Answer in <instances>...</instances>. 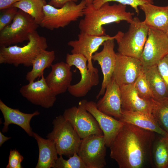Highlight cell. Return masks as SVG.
<instances>
[{
	"instance_id": "obj_33",
	"label": "cell",
	"mask_w": 168,
	"mask_h": 168,
	"mask_svg": "<svg viewBox=\"0 0 168 168\" xmlns=\"http://www.w3.org/2000/svg\"><path fill=\"white\" fill-rule=\"evenodd\" d=\"M24 157L16 149H11L10 151L8 162L6 168H22L21 163Z\"/></svg>"
},
{
	"instance_id": "obj_28",
	"label": "cell",
	"mask_w": 168,
	"mask_h": 168,
	"mask_svg": "<svg viewBox=\"0 0 168 168\" xmlns=\"http://www.w3.org/2000/svg\"><path fill=\"white\" fill-rule=\"evenodd\" d=\"M133 84L141 97L146 100L153 99L152 91L143 69Z\"/></svg>"
},
{
	"instance_id": "obj_22",
	"label": "cell",
	"mask_w": 168,
	"mask_h": 168,
	"mask_svg": "<svg viewBox=\"0 0 168 168\" xmlns=\"http://www.w3.org/2000/svg\"><path fill=\"white\" fill-rule=\"evenodd\" d=\"M139 7L144 13V21L149 28L166 33L168 31V5L159 6L147 3Z\"/></svg>"
},
{
	"instance_id": "obj_40",
	"label": "cell",
	"mask_w": 168,
	"mask_h": 168,
	"mask_svg": "<svg viewBox=\"0 0 168 168\" xmlns=\"http://www.w3.org/2000/svg\"><path fill=\"white\" fill-rule=\"evenodd\" d=\"M167 168H168V166L167 167Z\"/></svg>"
},
{
	"instance_id": "obj_26",
	"label": "cell",
	"mask_w": 168,
	"mask_h": 168,
	"mask_svg": "<svg viewBox=\"0 0 168 168\" xmlns=\"http://www.w3.org/2000/svg\"><path fill=\"white\" fill-rule=\"evenodd\" d=\"M156 137L153 144L152 155L153 164L157 168L168 166V136Z\"/></svg>"
},
{
	"instance_id": "obj_19",
	"label": "cell",
	"mask_w": 168,
	"mask_h": 168,
	"mask_svg": "<svg viewBox=\"0 0 168 168\" xmlns=\"http://www.w3.org/2000/svg\"><path fill=\"white\" fill-rule=\"evenodd\" d=\"M103 97L96 103L100 111L119 119L122 115L120 86L112 78L107 86Z\"/></svg>"
},
{
	"instance_id": "obj_35",
	"label": "cell",
	"mask_w": 168,
	"mask_h": 168,
	"mask_svg": "<svg viewBox=\"0 0 168 168\" xmlns=\"http://www.w3.org/2000/svg\"><path fill=\"white\" fill-rule=\"evenodd\" d=\"M78 0H51L48 3L49 4L54 7L59 8L62 7L66 3L69 2H77Z\"/></svg>"
},
{
	"instance_id": "obj_30",
	"label": "cell",
	"mask_w": 168,
	"mask_h": 168,
	"mask_svg": "<svg viewBox=\"0 0 168 168\" xmlns=\"http://www.w3.org/2000/svg\"><path fill=\"white\" fill-rule=\"evenodd\" d=\"M54 168H87L82 159L77 153L67 160L63 159L62 156L58 158Z\"/></svg>"
},
{
	"instance_id": "obj_11",
	"label": "cell",
	"mask_w": 168,
	"mask_h": 168,
	"mask_svg": "<svg viewBox=\"0 0 168 168\" xmlns=\"http://www.w3.org/2000/svg\"><path fill=\"white\" fill-rule=\"evenodd\" d=\"M168 54V37L164 32L149 28L140 60L143 67L157 65Z\"/></svg>"
},
{
	"instance_id": "obj_4",
	"label": "cell",
	"mask_w": 168,
	"mask_h": 168,
	"mask_svg": "<svg viewBox=\"0 0 168 168\" xmlns=\"http://www.w3.org/2000/svg\"><path fill=\"white\" fill-rule=\"evenodd\" d=\"M149 27L137 17L133 18L127 31H119L116 40L118 53L140 59L147 39Z\"/></svg>"
},
{
	"instance_id": "obj_8",
	"label": "cell",
	"mask_w": 168,
	"mask_h": 168,
	"mask_svg": "<svg viewBox=\"0 0 168 168\" xmlns=\"http://www.w3.org/2000/svg\"><path fill=\"white\" fill-rule=\"evenodd\" d=\"M87 100L79 101L77 106L66 109L63 116L68 121L81 139L91 135H102L103 132L96 120L86 108Z\"/></svg>"
},
{
	"instance_id": "obj_18",
	"label": "cell",
	"mask_w": 168,
	"mask_h": 168,
	"mask_svg": "<svg viewBox=\"0 0 168 168\" xmlns=\"http://www.w3.org/2000/svg\"><path fill=\"white\" fill-rule=\"evenodd\" d=\"M50 72L45 78L48 85L56 96L65 92L72 80L71 67L63 61L52 64Z\"/></svg>"
},
{
	"instance_id": "obj_31",
	"label": "cell",
	"mask_w": 168,
	"mask_h": 168,
	"mask_svg": "<svg viewBox=\"0 0 168 168\" xmlns=\"http://www.w3.org/2000/svg\"><path fill=\"white\" fill-rule=\"evenodd\" d=\"M116 2L124 5L130 6L138 15L139 13V7L143 4L149 3L153 4V0H93L92 4L96 9H98L106 2Z\"/></svg>"
},
{
	"instance_id": "obj_17",
	"label": "cell",
	"mask_w": 168,
	"mask_h": 168,
	"mask_svg": "<svg viewBox=\"0 0 168 168\" xmlns=\"http://www.w3.org/2000/svg\"><path fill=\"white\" fill-rule=\"evenodd\" d=\"M120 86L122 110L152 114L157 105V101L153 99L146 100L141 97L137 93L133 84Z\"/></svg>"
},
{
	"instance_id": "obj_15",
	"label": "cell",
	"mask_w": 168,
	"mask_h": 168,
	"mask_svg": "<svg viewBox=\"0 0 168 168\" xmlns=\"http://www.w3.org/2000/svg\"><path fill=\"white\" fill-rule=\"evenodd\" d=\"M114 40L105 41L103 44L102 50L95 52L92 56V60L97 61L100 66L103 75L101 88L96 96L97 99L104 94L107 86L112 79L116 57V53L114 50Z\"/></svg>"
},
{
	"instance_id": "obj_2",
	"label": "cell",
	"mask_w": 168,
	"mask_h": 168,
	"mask_svg": "<svg viewBox=\"0 0 168 168\" xmlns=\"http://www.w3.org/2000/svg\"><path fill=\"white\" fill-rule=\"evenodd\" d=\"M126 5L120 3L110 5L109 2L103 4L98 9L92 4L86 6L83 11L84 18L78 27L81 31L97 36L106 34L103 25L125 21L129 23L133 20V12L126 11Z\"/></svg>"
},
{
	"instance_id": "obj_3",
	"label": "cell",
	"mask_w": 168,
	"mask_h": 168,
	"mask_svg": "<svg viewBox=\"0 0 168 168\" xmlns=\"http://www.w3.org/2000/svg\"><path fill=\"white\" fill-rule=\"evenodd\" d=\"M27 44L23 46L16 45L0 46V63L12 64L16 67L23 65L32 66L37 56L48 46L46 38L40 36L36 30L31 33Z\"/></svg>"
},
{
	"instance_id": "obj_29",
	"label": "cell",
	"mask_w": 168,
	"mask_h": 168,
	"mask_svg": "<svg viewBox=\"0 0 168 168\" xmlns=\"http://www.w3.org/2000/svg\"><path fill=\"white\" fill-rule=\"evenodd\" d=\"M152 114L160 127L168 133V99L158 102Z\"/></svg>"
},
{
	"instance_id": "obj_24",
	"label": "cell",
	"mask_w": 168,
	"mask_h": 168,
	"mask_svg": "<svg viewBox=\"0 0 168 168\" xmlns=\"http://www.w3.org/2000/svg\"><path fill=\"white\" fill-rule=\"evenodd\" d=\"M143 71L152 91L153 99L161 102L168 99V91L157 65L143 68Z\"/></svg>"
},
{
	"instance_id": "obj_14",
	"label": "cell",
	"mask_w": 168,
	"mask_h": 168,
	"mask_svg": "<svg viewBox=\"0 0 168 168\" xmlns=\"http://www.w3.org/2000/svg\"><path fill=\"white\" fill-rule=\"evenodd\" d=\"M143 68L139 59L117 53L112 78L119 86L133 84Z\"/></svg>"
},
{
	"instance_id": "obj_12",
	"label": "cell",
	"mask_w": 168,
	"mask_h": 168,
	"mask_svg": "<svg viewBox=\"0 0 168 168\" xmlns=\"http://www.w3.org/2000/svg\"><path fill=\"white\" fill-rule=\"evenodd\" d=\"M78 37V40H70L68 43V45L72 48L71 53L83 55L87 59L88 69L92 72L98 73V69L93 65V54L105 41L110 39L115 40L117 37V34L113 36L107 35L97 36L80 31Z\"/></svg>"
},
{
	"instance_id": "obj_1",
	"label": "cell",
	"mask_w": 168,
	"mask_h": 168,
	"mask_svg": "<svg viewBox=\"0 0 168 168\" xmlns=\"http://www.w3.org/2000/svg\"><path fill=\"white\" fill-rule=\"evenodd\" d=\"M156 137L154 132L125 123L110 147V156L120 168L153 164L152 150Z\"/></svg>"
},
{
	"instance_id": "obj_39",
	"label": "cell",
	"mask_w": 168,
	"mask_h": 168,
	"mask_svg": "<svg viewBox=\"0 0 168 168\" xmlns=\"http://www.w3.org/2000/svg\"><path fill=\"white\" fill-rule=\"evenodd\" d=\"M166 35H167V36H168V31L167 32H166Z\"/></svg>"
},
{
	"instance_id": "obj_27",
	"label": "cell",
	"mask_w": 168,
	"mask_h": 168,
	"mask_svg": "<svg viewBox=\"0 0 168 168\" xmlns=\"http://www.w3.org/2000/svg\"><path fill=\"white\" fill-rule=\"evenodd\" d=\"M46 4L45 0H21L14 4L12 7L30 15L40 25L44 17L43 7Z\"/></svg>"
},
{
	"instance_id": "obj_21",
	"label": "cell",
	"mask_w": 168,
	"mask_h": 168,
	"mask_svg": "<svg viewBox=\"0 0 168 168\" xmlns=\"http://www.w3.org/2000/svg\"><path fill=\"white\" fill-rule=\"evenodd\" d=\"M119 120L124 123L152 131L160 135L168 136V133L160 127L152 114L122 110V115Z\"/></svg>"
},
{
	"instance_id": "obj_25",
	"label": "cell",
	"mask_w": 168,
	"mask_h": 168,
	"mask_svg": "<svg viewBox=\"0 0 168 168\" xmlns=\"http://www.w3.org/2000/svg\"><path fill=\"white\" fill-rule=\"evenodd\" d=\"M55 58L54 51L43 50L33 60L31 70L28 72L26 75V79L29 82L35 81L38 77L44 74V70L51 67Z\"/></svg>"
},
{
	"instance_id": "obj_16",
	"label": "cell",
	"mask_w": 168,
	"mask_h": 168,
	"mask_svg": "<svg viewBox=\"0 0 168 168\" xmlns=\"http://www.w3.org/2000/svg\"><path fill=\"white\" fill-rule=\"evenodd\" d=\"M86 108L96 120L103 132L105 145L110 147L125 123L100 111L92 101H87Z\"/></svg>"
},
{
	"instance_id": "obj_37",
	"label": "cell",
	"mask_w": 168,
	"mask_h": 168,
	"mask_svg": "<svg viewBox=\"0 0 168 168\" xmlns=\"http://www.w3.org/2000/svg\"><path fill=\"white\" fill-rule=\"evenodd\" d=\"M11 138V137H7L5 136L0 131V147L6 141Z\"/></svg>"
},
{
	"instance_id": "obj_32",
	"label": "cell",
	"mask_w": 168,
	"mask_h": 168,
	"mask_svg": "<svg viewBox=\"0 0 168 168\" xmlns=\"http://www.w3.org/2000/svg\"><path fill=\"white\" fill-rule=\"evenodd\" d=\"M18 10L17 8L12 7L0 10V31L12 22Z\"/></svg>"
},
{
	"instance_id": "obj_6",
	"label": "cell",
	"mask_w": 168,
	"mask_h": 168,
	"mask_svg": "<svg viewBox=\"0 0 168 168\" xmlns=\"http://www.w3.org/2000/svg\"><path fill=\"white\" fill-rule=\"evenodd\" d=\"M86 6L85 0L78 4L69 2L59 8L46 4L43 7L44 17L40 26L50 30L64 28L83 16V11Z\"/></svg>"
},
{
	"instance_id": "obj_5",
	"label": "cell",
	"mask_w": 168,
	"mask_h": 168,
	"mask_svg": "<svg viewBox=\"0 0 168 168\" xmlns=\"http://www.w3.org/2000/svg\"><path fill=\"white\" fill-rule=\"evenodd\" d=\"M52 124L53 129L47 138L54 142L58 155L69 157L77 153L82 139L70 123L60 115L53 120Z\"/></svg>"
},
{
	"instance_id": "obj_38",
	"label": "cell",
	"mask_w": 168,
	"mask_h": 168,
	"mask_svg": "<svg viewBox=\"0 0 168 168\" xmlns=\"http://www.w3.org/2000/svg\"><path fill=\"white\" fill-rule=\"evenodd\" d=\"M86 3V5H90L92 3L93 0H85Z\"/></svg>"
},
{
	"instance_id": "obj_10",
	"label": "cell",
	"mask_w": 168,
	"mask_h": 168,
	"mask_svg": "<svg viewBox=\"0 0 168 168\" xmlns=\"http://www.w3.org/2000/svg\"><path fill=\"white\" fill-rule=\"evenodd\" d=\"M106 147L103 134L91 135L82 139L77 154L87 168H102L106 164Z\"/></svg>"
},
{
	"instance_id": "obj_9",
	"label": "cell",
	"mask_w": 168,
	"mask_h": 168,
	"mask_svg": "<svg viewBox=\"0 0 168 168\" xmlns=\"http://www.w3.org/2000/svg\"><path fill=\"white\" fill-rule=\"evenodd\" d=\"M87 62L86 58L81 54H67L66 56V63L71 67H76L81 75L80 81L70 85L68 89L71 95L76 97L85 96L93 86L99 82L98 73L92 72L88 69Z\"/></svg>"
},
{
	"instance_id": "obj_13",
	"label": "cell",
	"mask_w": 168,
	"mask_h": 168,
	"mask_svg": "<svg viewBox=\"0 0 168 168\" xmlns=\"http://www.w3.org/2000/svg\"><path fill=\"white\" fill-rule=\"evenodd\" d=\"M20 92L32 104L45 108L52 107L56 100V96L48 85L44 74L40 80L21 86Z\"/></svg>"
},
{
	"instance_id": "obj_34",
	"label": "cell",
	"mask_w": 168,
	"mask_h": 168,
	"mask_svg": "<svg viewBox=\"0 0 168 168\" xmlns=\"http://www.w3.org/2000/svg\"><path fill=\"white\" fill-rule=\"evenodd\" d=\"M157 65L168 91V54L159 62Z\"/></svg>"
},
{
	"instance_id": "obj_23",
	"label": "cell",
	"mask_w": 168,
	"mask_h": 168,
	"mask_svg": "<svg viewBox=\"0 0 168 168\" xmlns=\"http://www.w3.org/2000/svg\"><path fill=\"white\" fill-rule=\"evenodd\" d=\"M33 137L37 141L39 149L38 160L35 168H54L58 158L54 142L48 138L44 139L34 132Z\"/></svg>"
},
{
	"instance_id": "obj_36",
	"label": "cell",
	"mask_w": 168,
	"mask_h": 168,
	"mask_svg": "<svg viewBox=\"0 0 168 168\" xmlns=\"http://www.w3.org/2000/svg\"><path fill=\"white\" fill-rule=\"evenodd\" d=\"M21 0H0V10L12 7V5Z\"/></svg>"
},
{
	"instance_id": "obj_7",
	"label": "cell",
	"mask_w": 168,
	"mask_h": 168,
	"mask_svg": "<svg viewBox=\"0 0 168 168\" xmlns=\"http://www.w3.org/2000/svg\"><path fill=\"white\" fill-rule=\"evenodd\" d=\"M39 25L30 15L18 9L12 22L0 31V46L7 47L28 40Z\"/></svg>"
},
{
	"instance_id": "obj_20",
	"label": "cell",
	"mask_w": 168,
	"mask_h": 168,
	"mask_svg": "<svg viewBox=\"0 0 168 168\" xmlns=\"http://www.w3.org/2000/svg\"><path fill=\"white\" fill-rule=\"evenodd\" d=\"M0 110L4 120L2 132H7L8 130L9 125L11 124H13L22 128L29 136L33 137V132L30 126V121L34 116L40 114L39 112L36 111L31 114L24 113L19 109L9 107L1 100H0Z\"/></svg>"
}]
</instances>
